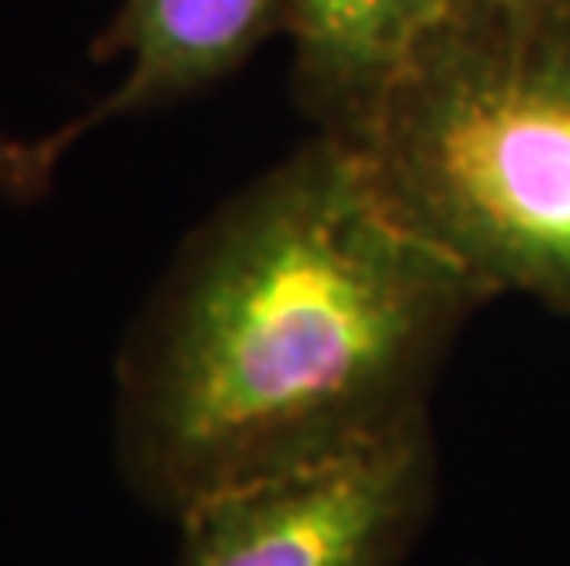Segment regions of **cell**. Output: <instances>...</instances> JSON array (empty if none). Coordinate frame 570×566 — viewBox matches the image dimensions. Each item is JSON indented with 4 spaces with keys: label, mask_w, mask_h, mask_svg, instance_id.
<instances>
[{
    "label": "cell",
    "mask_w": 570,
    "mask_h": 566,
    "mask_svg": "<svg viewBox=\"0 0 570 566\" xmlns=\"http://www.w3.org/2000/svg\"><path fill=\"white\" fill-rule=\"evenodd\" d=\"M493 295L394 218L317 129L180 239L115 360V460L180 519L222 493L431 424Z\"/></svg>",
    "instance_id": "6da1fadb"
},
{
    "label": "cell",
    "mask_w": 570,
    "mask_h": 566,
    "mask_svg": "<svg viewBox=\"0 0 570 566\" xmlns=\"http://www.w3.org/2000/svg\"><path fill=\"white\" fill-rule=\"evenodd\" d=\"M346 140L409 232L570 317V0H456Z\"/></svg>",
    "instance_id": "7a4b0ae2"
},
{
    "label": "cell",
    "mask_w": 570,
    "mask_h": 566,
    "mask_svg": "<svg viewBox=\"0 0 570 566\" xmlns=\"http://www.w3.org/2000/svg\"><path fill=\"white\" fill-rule=\"evenodd\" d=\"M439 500L431 424L180 515L177 566H402Z\"/></svg>",
    "instance_id": "3957f363"
},
{
    "label": "cell",
    "mask_w": 570,
    "mask_h": 566,
    "mask_svg": "<svg viewBox=\"0 0 570 566\" xmlns=\"http://www.w3.org/2000/svg\"><path fill=\"white\" fill-rule=\"evenodd\" d=\"M287 16L291 0H122L92 41V59L126 63L118 86L41 137H0V191L38 199L89 132L217 89L287 33Z\"/></svg>",
    "instance_id": "277c9868"
},
{
    "label": "cell",
    "mask_w": 570,
    "mask_h": 566,
    "mask_svg": "<svg viewBox=\"0 0 570 566\" xmlns=\"http://www.w3.org/2000/svg\"><path fill=\"white\" fill-rule=\"evenodd\" d=\"M456 0H291V89L324 132L350 137Z\"/></svg>",
    "instance_id": "5b68a950"
},
{
    "label": "cell",
    "mask_w": 570,
    "mask_h": 566,
    "mask_svg": "<svg viewBox=\"0 0 570 566\" xmlns=\"http://www.w3.org/2000/svg\"><path fill=\"white\" fill-rule=\"evenodd\" d=\"M490 4H538V0H490Z\"/></svg>",
    "instance_id": "8992f818"
}]
</instances>
